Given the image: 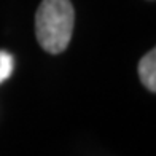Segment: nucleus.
Returning a JSON list of instances; mask_svg holds the SVG:
<instances>
[{"label": "nucleus", "instance_id": "1", "mask_svg": "<svg viewBox=\"0 0 156 156\" xmlns=\"http://www.w3.org/2000/svg\"><path fill=\"white\" fill-rule=\"evenodd\" d=\"M75 11L70 0H43L35 15V34L45 51L59 54L70 43Z\"/></svg>", "mask_w": 156, "mask_h": 156}, {"label": "nucleus", "instance_id": "2", "mask_svg": "<svg viewBox=\"0 0 156 156\" xmlns=\"http://www.w3.org/2000/svg\"><path fill=\"white\" fill-rule=\"evenodd\" d=\"M139 73H140L142 83L151 93H154L156 91V53H154V49H151L150 53H147L142 58L139 64Z\"/></svg>", "mask_w": 156, "mask_h": 156}, {"label": "nucleus", "instance_id": "3", "mask_svg": "<svg viewBox=\"0 0 156 156\" xmlns=\"http://www.w3.org/2000/svg\"><path fill=\"white\" fill-rule=\"evenodd\" d=\"M13 72V58L10 53L0 51V83L5 81Z\"/></svg>", "mask_w": 156, "mask_h": 156}]
</instances>
